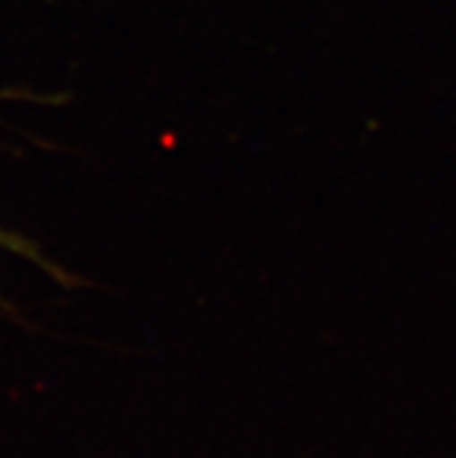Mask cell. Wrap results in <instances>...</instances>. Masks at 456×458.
Returning a JSON list of instances; mask_svg holds the SVG:
<instances>
[{"mask_svg":"<svg viewBox=\"0 0 456 458\" xmlns=\"http://www.w3.org/2000/svg\"><path fill=\"white\" fill-rule=\"evenodd\" d=\"M0 247H5V250L14 251V254H22L26 256V259H30V261H35L38 266H45L47 273H52L54 277H64V273H58L56 267H52L49 263L42 259V254L38 250H35L33 244L26 242V240H22L19 235H14V233H7V231H0Z\"/></svg>","mask_w":456,"mask_h":458,"instance_id":"obj_1","label":"cell"}]
</instances>
